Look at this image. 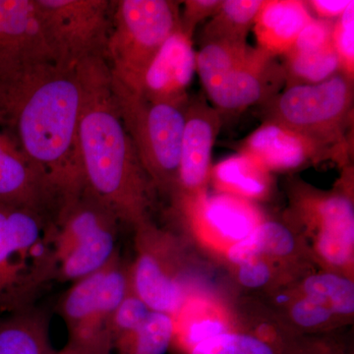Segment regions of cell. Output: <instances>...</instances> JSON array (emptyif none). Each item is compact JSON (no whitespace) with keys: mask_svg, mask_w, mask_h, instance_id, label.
Returning <instances> with one entry per match:
<instances>
[{"mask_svg":"<svg viewBox=\"0 0 354 354\" xmlns=\"http://www.w3.org/2000/svg\"><path fill=\"white\" fill-rule=\"evenodd\" d=\"M82 99L78 70L55 64L0 83V129L44 172L64 203L86 189L78 147Z\"/></svg>","mask_w":354,"mask_h":354,"instance_id":"obj_1","label":"cell"},{"mask_svg":"<svg viewBox=\"0 0 354 354\" xmlns=\"http://www.w3.org/2000/svg\"><path fill=\"white\" fill-rule=\"evenodd\" d=\"M83 99L78 147L85 186L118 220L138 227L151 221L158 191L120 120L104 58L76 67Z\"/></svg>","mask_w":354,"mask_h":354,"instance_id":"obj_2","label":"cell"},{"mask_svg":"<svg viewBox=\"0 0 354 354\" xmlns=\"http://www.w3.org/2000/svg\"><path fill=\"white\" fill-rule=\"evenodd\" d=\"M342 169L341 178L327 191L290 178L283 218L302 237L319 269L354 279L353 165Z\"/></svg>","mask_w":354,"mask_h":354,"instance_id":"obj_3","label":"cell"},{"mask_svg":"<svg viewBox=\"0 0 354 354\" xmlns=\"http://www.w3.org/2000/svg\"><path fill=\"white\" fill-rule=\"evenodd\" d=\"M260 106L263 122L288 128L330 149L342 169L351 165L353 79L337 72L322 83L285 88Z\"/></svg>","mask_w":354,"mask_h":354,"instance_id":"obj_4","label":"cell"},{"mask_svg":"<svg viewBox=\"0 0 354 354\" xmlns=\"http://www.w3.org/2000/svg\"><path fill=\"white\" fill-rule=\"evenodd\" d=\"M55 279V223L35 209L0 203V311L31 306Z\"/></svg>","mask_w":354,"mask_h":354,"instance_id":"obj_5","label":"cell"},{"mask_svg":"<svg viewBox=\"0 0 354 354\" xmlns=\"http://www.w3.org/2000/svg\"><path fill=\"white\" fill-rule=\"evenodd\" d=\"M111 90L120 120L140 162L158 193L174 199L189 97L153 101L135 92L111 74Z\"/></svg>","mask_w":354,"mask_h":354,"instance_id":"obj_6","label":"cell"},{"mask_svg":"<svg viewBox=\"0 0 354 354\" xmlns=\"http://www.w3.org/2000/svg\"><path fill=\"white\" fill-rule=\"evenodd\" d=\"M181 2L113 1L106 59L111 74L135 92L162 44L180 29Z\"/></svg>","mask_w":354,"mask_h":354,"instance_id":"obj_7","label":"cell"},{"mask_svg":"<svg viewBox=\"0 0 354 354\" xmlns=\"http://www.w3.org/2000/svg\"><path fill=\"white\" fill-rule=\"evenodd\" d=\"M118 220L87 190L64 202L55 218V279L73 283L118 255Z\"/></svg>","mask_w":354,"mask_h":354,"instance_id":"obj_8","label":"cell"},{"mask_svg":"<svg viewBox=\"0 0 354 354\" xmlns=\"http://www.w3.org/2000/svg\"><path fill=\"white\" fill-rule=\"evenodd\" d=\"M135 230L136 258L129 272L130 290L150 308L174 317L193 295L183 246L171 232L147 221Z\"/></svg>","mask_w":354,"mask_h":354,"instance_id":"obj_9","label":"cell"},{"mask_svg":"<svg viewBox=\"0 0 354 354\" xmlns=\"http://www.w3.org/2000/svg\"><path fill=\"white\" fill-rule=\"evenodd\" d=\"M55 65L75 69L93 59H106L113 1L35 0Z\"/></svg>","mask_w":354,"mask_h":354,"instance_id":"obj_10","label":"cell"},{"mask_svg":"<svg viewBox=\"0 0 354 354\" xmlns=\"http://www.w3.org/2000/svg\"><path fill=\"white\" fill-rule=\"evenodd\" d=\"M274 315L291 334L329 335L353 322L346 290L337 279L311 272L269 295Z\"/></svg>","mask_w":354,"mask_h":354,"instance_id":"obj_11","label":"cell"},{"mask_svg":"<svg viewBox=\"0 0 354 354\" xmlns=\"http://www.w3.org/2000/svg\"><path fill=\"white\" fill-rule=\"evenodd\" d=\"M129 290V272L120 265L118 255L102 269L75 281L60 304L68 344L93 354L106 323Z\"/></svg>","mask_w":354,"mask_h":354,"instance_id":"obj_12","label":"cell"},{"mask_svg":"<svg viewBox=\"0 0 354 354\" xmlns=\"http://www.w3.org/2000/svg\"><path fill=\"white\" fill-rule=\"evenodd\" d=\"M174 208L193 241L221 261L228 249L247 239L267 218L255 203L216 192Z\"/></svg>","mask_w":354,"mask_h":354,"instance_id":"obj_13","label":"cell"},{"mask_svg":"<svg viewBox=\"0 0 354 354\" xmlns=\"http://www.w3.org/2000/svg\"><path fill=\"white\" fill-rule=\"evenodd\" d=\"M285 84V71L276 57L252 46L245 57L202 85L223 115L260 106L279 94Z\"/></svg>","mask_w":354,"mask_h":354,"instance_id":"obj_14","label":"cell"},{"mask_svg":"<svg viewBox=\"0 0 354 354\" xmlns=\"http://www.w3.org/2000/svg\"><path fill=\"white\" fill-rule=\"evenodd\" d=\"M55 64L35 0H0V83Z\"/></svg>","mask_w":354,"mask_h":354,"instance_id":"obj_15","label":"cell"},{"mask_svg":"<svg viewBox=\"0 0 354 354\" xmlns=\"http://www.w3.org/2000/svg\"><path fill=\"white\" fill-rule=\"evenodd\" d=\"M223 125V115L209 104L204 95L189 97L186 111L178 183L174 206L204 196L209 192L212 153Z\"/></svg>","mask_w":354,"mask_h":354,"instance_id":"obj_16","label":"cell"},{"mask_svg":"<svg viewBox=\"0 0 354 354\" xmlns=\"http://www.w3.org/2000/svg\"><path fill=\"white\" fill-rule=\"evenodd\" d=\"M0 203L35 209L53 218L64 203L44 172L26 156L15 140L2 129Z\"/></svg>","mask_w":354,"mask_h":354,"instance_id":"obj_17","label":"cell"},{"mask_svg":"<svg viewBox=\"0 0 354 354\" xmlns=\"http://www.w3.org/2000/svg\"><path fill=\"white\" fill-rule=\"evenodd\" d=\"M239 153L253 158L271 174L295 171L328 160L339 165V158L330 149L271 122H262L249 134L241 142Z\"/></svg>","mask_w":354,"mask_h":354,"instance_id":"obj_18","label":"cell"},{"mask_svg":"<svg viewBox=\"0 0 354 354\" xmlns=\"http://www.w3.org/2000/svg\"><path fill=\"white\" fill-rule=\"evenodd\" d=\"M253 257L271 261L297 278L315 266L302 237L283 218H266L247 239L228 249L221 263L228 269Z\"/></svg>","mask_w":354,"mask_h":354,"instance_id":"obj_19","label":"cell"},{"mask_svg":"<svg viewBox=\"0 0 354 354\" xmlns=\"http://www.w3.org/2000/svg\"><path fill=\"white\" fill-rule=\"evenodd\" d=\"M197 53L193 38L180 29L162 44L147 69L139 93L153 101H178L187 97V88L196 72Z\"/></svg>","mask_w":354,"mask_h":354,"instance_id":"obj_20","label":"cell"},{"mask_svg":"<svg viewBox=\"0 0 354 354\" xmlns=\"http://www.w3.org/2000/svg\"><path fill=\"white\" fill-rule=\"evenodd\" d=\"M236 316V327L197 344L186 354H283L297 335L269 309L262 317Z\"/></svg>","mask_w":354,"mask_h":354,"instance_id":"obj_21","label":"cell"},{"mask_svg":"<svg viewBox=\"0 0 354 354\" xmlns=\"http://www.w3.org/2000/svg\"><path fill=\"white\" fill-rule=\"evenodd\" d=\"M174 319L172 344H176L184 354L197 344L236 327L234 310L205 292L190 297Z\"/></svg>","mask_w":354,"mask_h":354,"instance_id":"obj_22","label":"cell"},{"mask_svg":"<svg viewBox=\"0 0 354 354\" xmlns=\"http://www.w3.org/2000/svg\"><path fill=\"white\" fill-rule=\"evenodd\" d=\"M312 19L301 0H264L253 25L257 48L272 57L285 55Z\"/></svg>","mask_w":354,"mask_h":354,"instance_id":"obj_23","label":"cell"},{"mask_svg":"<svg viewBox=\"0 0 354 354\" xmlns=\"http://www.w3.org/2000/svg\"><path fill=\"white\" fill-rule=\"evenodd\" d=\"M209 184L216 193L232 195L246 201H267L274 191L272 174L257 162L235 153L212 167Z\"/></svg>","mask_w":354,"mask_h":354,"instance_id":"obj_24","label":"cell"},{"mask_svg":"<svg viewBox=\"0 0 354 354\" xmlns=\"http://www.w3.org/2000/svg\"><path fill=\"white\" fill-rule=\"evenodd\" d=\"M48 320L27 307L0 316V354H51Z\"/></svg>","mask_w":354,"mask_h":354,"instance_id":"obj_25","label":"cell"},{"mask_svg":"<svg viewBox=\"0 0 354 354\" xmlns=\"http://www.w3.org/2000/svg\"><path fill=\"white\" fill-rule=\"evenodd\" d=\"M264 0H223L220 8L205 25L201 44L212 43L246 44Z\"/></svg>","mask_w":354,"mask_h":354,"instance_id":"obj_26","label":"cell"},{"mask_svg":"<svg viewBox=\"0 0 354 354\" xmlns=\"http://www.w3.org/2000/svg\"><path fill=\"white\" fill-rule=\"evenodd\" d=\"M285 88L297 85H315L328 80L339 72V59L334 46L321 50L292 53L283 55Z\"/></svg>","mask_w":354,"mask_h":354,"instance_id":"obj_27","label":"cell"},{"mask_svg":"<svg viewBox=\"0 0 354 354\" xmlns=\"http://www.w3.org/2000/svg\"><path fill=\"white\" fill-rule=\"evenodd\" d=\"M174 319L169 314L151 311L134 334L106 354H165L172 346Z\"/></svg>","mask_w":354,"mask_h":354,"instance_id":"obj_28","label":"cell"},{"mask_svg":"<svg viewBox=\"0 0 354 354\" xmlns=\"http://www.w3.org/2000/svg\"><path fill=\"white\" fill-rule=\"evenodd\" d=\"M332 44L337 59L339 72L354 80V1L335 20Z\"/></svg>","mask_w":354,"mask_h":354,"instance_id":"obj_29","label":"cell"},{"mask_svg":"<svg viewBox=\"0 0 354 354\" xmlns=\"http://www.w3.org/2000/svg\"><path fill=\"white\" fill-rule=\"evenodd\" d=\"M335 22V21L313 18L300 32L292 48L288 51L304 53V51L321 50L330 46L333 44L332 34Z\"/></svg>","mask_w":354,"mask_h":354,"instance_id":"obj_30","label":"cell"},{"mask_svg":"<svg viewBox=\"0 0 354 354\" xmlns=\"http://www.w3.org/2000/svg\"><path fill=\"white\" fill-rule=\"evenodd\" d=\"M283 354H348L344 344L328 335H298Z\"/></svg>","mask_w":354,"mask_h":354,"instance_id":"obj_31","label":"cell"},{"mask_svg":"<svg viewBox=\"0 0 354 354\" xmlns=\"http://www.w3.org/2000/svg\"><path fill=\"white\" fill-rule=\"evenodd\" d=\"M223 0H186L180 12V30L193 38L197 26L202 21L211 18L220 8Z\"/></svg>","mask_w":354,"mask_h":354,"instance_id":"obj_32","label":"cell"},{"mask_svg":"<svg viewBox=\"0 0 354 354\" xmlns=\"http://www.w3.org/2000/svg\"><path fill=\"white\" fill-rule=\"evenodd\" d=\"M353 0H308L304 1L312 17L335 21L346 10Z\"/></svg>","mask_w":354,"mask_h":354,"instance_id":"obj_33","label":"cell"},{"mask_svg":"<svg viewBox=\"0 0 354 354\" xmlns=\"http://www.w3.org/2000/svg\"><path fill=\"white\" fill-rule=\"evenodd\" d=\"M51 354H88L83 349L77 348V346H73V344H67L66 346L64 349H62L60 351H55Z\"/></svg>","mask_w":354,"mask_h":354,"instance_id":"obj_34","label":"cell"}]
</instances>
